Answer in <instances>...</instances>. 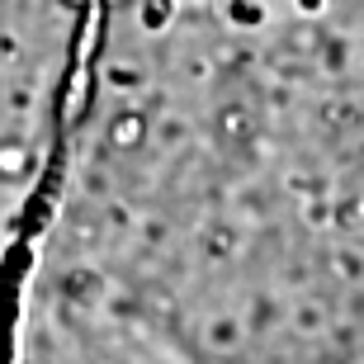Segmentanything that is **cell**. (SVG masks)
<instances>
[{
  "instance_id": "1",
  "label": "cell",
  "mask_w": 364,
  "mask_h": 364,
  "mask_svg": "<svg viewBox=\"0 0 364 364\" xmlns=\"http://www.w3.org/2000/svg\"><path fill=\"white\" fill-rule=\"evenodd\" d=\"M19 364H185V360L156 346L142 326L128 322L95 289L38 265L24 308Z\"/></svg>"
},
{
  "instance_id": "2",
  "label": "cell",
  "mask_w": 364,
  "mask_h": 364,
  "mask_svg": "<svg viewBox=\"0 0 364 364\" xmlns=\"http://www.w3.org/2000/svg\"><path fill=\"white\" fill-rule=\"evenodd\" d=\"M336 364H364V308H360V317H355V326H350V336H346V346H341Z\"/></svg>"
}]
</instances>
